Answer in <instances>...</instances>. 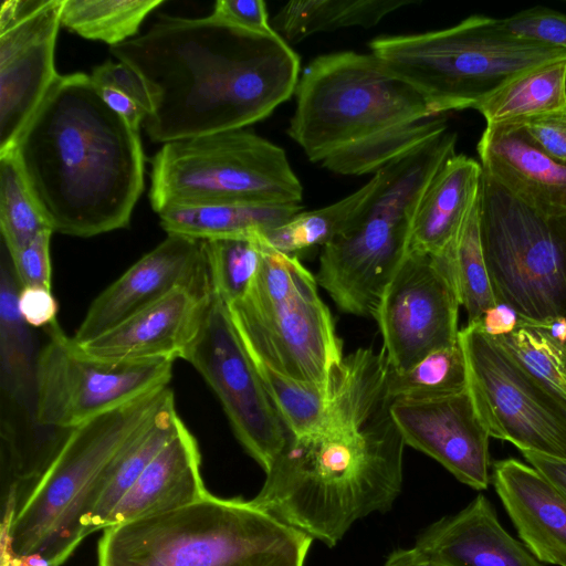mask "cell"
<instances>
[{"mask_svg": "<svg viewBox=\"0 0 566 566\" xmlns=\"http://www.w3.org/2000/svg\"><path fill=\"white\" fill-rule=\"evenodd\" d=\"M387 373L381 350L345 356L319 424L289 436L251 501L328 547L356 521L389 511L402 489L406 444L390 413Z\"/></svg>", "mask_w": 566, "mask_h": 566, "instance_id": "cell-1", "label": "cell"}, {"mask_svg": "<svg viewBox=\"0 0 566 566\" xmlns=\"http://www.w3.org/2000/svg\"><path fill=\"white\" fill-rule=\"evenodd\" d=\"M109 52L145 83L151 112L144 127L163 145L260 122L300 78V57L277 32H250L212 14H160Z\"/></svg>", "mask_w": 566, "mask_h": 566, "instance_id": "cell-2", "label": "cell"}, {"mask_svg": "<svg viewBox=\"0 0 566 566\" xmlns=\"http://www.w3.org/2000/svg\"><path fill=\"white\" fill-rule=\"evenodd\" d=\"M7 153L54 232L91 238L128 227L144 190L139 132L90 75L59 74Z\"/></svg>", "mask_w": 566, "mask_h": 566, "instance_id": "cell-3", "label": "cell"}, {"mask_svg": "<svg viewBox=\"0 0 566 566\" xmlns=\"http://www.w3.org/2000/svg\"><path fill=\"white\" fill-rule=\"evenodd\" d=\"M312 541L251 500L208 494L105 528L98 566H304Z\"/></svg>", "mask_w": 566, "mask_h": 566, "instance_id": "cell-4", "label": "cell"}, {"mask_svg": "<svg viewBox=\"0 0 566 566\" xmlns=\"http://www.w3.org/2000/svg\"><path fill=\"white\" fill-rule=\"evenodd\" d=\"M172 398L167 386L71 429L11 525L1 528V554H39L61 566L87 536L117 460Z\"/></svg>", "mask_w": 566, "mask_h": 566, "instance_id": "cell-5", "label": "cell"}, {"mask_svg": "<svg viewBox=\"0 0 566 566\" xmlns=\"http://www.w3.org/2000/svg\"><path fill=\"white\" fill-rule=\"evenodd\" d=\"M374 54L424 98L432 116L475 108L518 74L566 59V50L510 32L502 19L482 14L418 34L379 36Z\"/></svg>", "mask_w": 566, "mask_h": 566, "instance_id": "cell-6", "label": "cell"}, {"mask_svg": "<svg viewBox=\"0 0 566 566\" xmlns=\"http://www.w3.org/2000/svg\"><path fill=\"white\" fill-rule=\"evenodd\" d=\"M457 134L446 130L380 170L381 185L366 209L322 248L316 281L336 306L375 317L384 291L408 252L421 197L441 166L455 155Z\"/></svg>", "mask_w": 566, "mask_h": 566, "instance_id": "cell-7", "label": "cell"}, {"mask_svg": "<svg viewBox=\"0 0 566 566\" xmlns=\"http://www.w3.org/2000/svg\"><path fill=\"white\" fill-rule=\"evenodd\" d=\"M287 135L312 163L436 117L374 54L316 56L300 75Z\"/></svg>", "mask_w": 566, "mask_h": 566, "instance_id": "cell-8", "label": "cell"}, {"mask_svg": "<svg viewBox=\"0 0 566 566\" xmlns=\"http://www.w3.org/2000/svg\"><path fill=\"white\" fill-rule=\"evenodd\" d=\"M259 240L258 273L244 295L227 305L232 323L252 359L289 378L329 389L345 356L316 277L296 255Z\"/></svg>", "mask_w": 566, "mask_h": 566, "instance_id": "cell-9", "label": "cell"}, {"mask_svg": "<svg viewBox=\"0 0 566 566\" xmlns=\"http://www.w3.org/2000/svg\"><path fill=\"white\" fill-rule=\"evenodd\" d=\"M302 197L284 149L244 128L164 144L151 160L156 213L180 206L301 203Z\"/></svg>", "mask_w": 566, "mask_h": 566, "instance_id": "cell-10", "label": "cell"}, {"mask_svg": "<svg viewBox=\"0 0 566 566\" xmlns=\"http://www.w3.org/2000/svg\"><path fill=\"white\" fill-rule=\"evenodd\" d=\"M480 232L496 303L527 322L566 318V216L535 212L482 171Z\"/></svg>", "mask_w": 566, "mask_h": 566, "instance_id": "cell-11", "label": "cell"}, {"mask_svg": "<svg viewBox=\"0 0 566 566\" xmlns=\"http://www.w3.org/2000/svg\"><path fill=\"white\" fill-rule=\"evenodd\" d=\"M38 352L33 418L36 426L69 431L168 386L171 361L109 364L87 356L57 321Z\"/></svg>", "mask_w": 566, "mask_h": 566, "instance_id": "cell-12", "label": "cell"}, {"mask_svg": "<svg viewBox=\"0 0 566 566\" xmlns=\"http://www.w3.org/2000/svg\"><path fill=\"white\" fill-rule=\"evenodd\" d=\"M468 388L490 437L566 460V406L476 324L460 329Z\"/></svg>", "mask_w": 566, "mask_h": 566, "instance_id": "cell-13", "label": "cell"}, {"mask_svg": "<svg viewBox=\"0 0 566 566\" xmlns=\"http://www.w3.org/2000/svg\"><path fill=\"white\" fill-rule=\"evenodd\" d=\"M218 397L232 431L268 472L290 436L233 323L213 294L202 326L184 358Z\"/></svg>", "mask_w": 566, "mask_h": 566, "instance_id": "cell-14", "label": "cell"}, {"mask_svg": "<svg viewBox=\"0 0 566 566\" xmlns=\"http://www.w3.org/2000/svg\"><path fill=\"white\" fill-rule=\"evenodd\" d=\"M460 305L449 250L407 252L374 317L388 367L406 370L430 353L457 344Z\"/></svg>", "mask_w": 566, "mask_h": 566, "instance_id": "cell-15", "label": "cell"}, {"mask_svg": "<svg viewBox=\"0 0 566 566\" xmlns=\"http://www.w3.org/2000/svg\"><path fill=\"white\" fill-rule=\"evenodd\" d=\"M62 0H4L0 8V155L59 76L54 50Z\"/></svg>", "mask_w": 566, "mask_h": 566, "instance_id": "cell-16", "label": "cell"}, {"mask_svg": "<svg viewBox=\"0 0 566 566\" xmlns=\"http://www.w3.org/2000/svg\"><path fill=\"white\" fill-rule=\"evenodd\" d=\"M391 417L405 444L438 461L457 480L481 491L491 482L490 434L469 388L427 399H398Z\"/></svg>", "mask_w": 566, "mask_h": 566, "instance_id": "cell-17", "label": "cell"}, {"mask_svg": "<svg viewBox=\"0 0 566 566\" xmlns=\"http://www.w3.org/2000/svg\"><path fill=\"white\" fill-rule=\"evenodd\" d=\"M212 296L210 277L177 287L104 334L78 345L87 356L109 364L182 359L202 326Z\"/></svg>", "mask_w": 566, "mask_h": 566, "instance_id": "cell-18", "label": "cell"}, {"mask_svg": "<svg viewBox=\"0 0 566 566\" xmlns=\"http://www.w3.org/2000/svg\"><path fill=\"white\" fill-rule=\"evenodd\" d=\"M208 279L203 240L169 233L95 297L73 338L86 343L175 289Z\"/></svg>", "mask_w": 566, "mask_h": 566, "instance_id": "cell-19", "label": "cell"}, {"mask_svg": "<svg viewBox=\"0 0 566 566\" xmlns=\"http://www.w3.org/2000/svg\"><path fill=\"white\" fill-rule=\"evenodd\" d=\"M482 171L545 217L566 216V163L515 123L486 125L478 144Z\"/></svg>", "mask_w": 566, "mask_h": 566, "instance_id": "cell-20", "label": "cell"}, {"mask_svg": "<svg viewBox=\"0 0 566 566\" xmlns=\"http://www.w3.org/2000/svg\"><path fill=\"white\" fill-rule=\"evenodd\" d=\"M491 480L533 556L566 566V497L536 469L516 459L496 461Z\"/></svg>", "mask_w": 566, "mask_h": 566, "instance_id": "cell-21", "label": "cell"}, {"mask_svg": "<svg viewBox=\"0 0 566 566\" xmlns=\"http://www.w3.org/2000/svg\"><path fill=\"white\" fill-rule=\"evenodd\" d=\"M415 546L446 566H543L502 527L482 494L457 514L429 525Z\"/></svg>", "mask_w": 566, "mask_h": 566, "instance_id": "cell-22", "label": "cell"}, {"mask_svg": "<svg viewBox=\"0 0 566 566\" xmlns=\"http://www.w3.org/2000/svg\"><path fill=\"white\" fill-rule=\"evenodd\" d=\"M200 463L197 440L182 423L111 512L104 530L171 512L207 496Z\"/></svg>", "mask_w": 566, "mask_h": 566, "instance_id": "cell-23", "label": "cell"}, {"mask_svg": "<svg viewBox=\"0 0 566 566\" xmlns=\"http://www.w3.org/2000/svg\"><path fill=\"white\" fill-rule=\"evenodd\" d=\"M482 167L463 154L450 157L424 190L412 222L408 252L441 254L455 238L481 190Z\"/></svg>", "mask_w": 566, "mask_h": 566, "instance_id": "cell-24", "label": "cell"}, {"mask_svg": "<svg viewBox=\"0 0 566 566\" xmlns=\"http://www.w3.org/2000/svg\"><path fill=\"white\" fill-rule=\"evenodd\" d=\"M303 211L301 203H217L170 207L158 212L167 234L198 240L255 237Z\"/></svg>", "mask_w": 566, "mask_h": 566, "instance_id": "cell-25", "label": "cell"}, {"mask_svg": "<svg viewBox=\"0 0 566 566\" xmlns=\"http://www.w3.org/2000/svg\"><path fill=\"white\" fill-rule=\"evenodd\" d=\"M19 291L10 256L6 260L3 255L0 275V385L8 407H24L33 398L38 356L30 326L18 308Z\"/></svg>", "mask_w": 566, "mask_h": 566, "instance_id": "cell-26", "label": "cell"}, {"mask_svg": "<svg viewBox=\"0 0 566 566\" xmlns=\"http://www.w3.org/2000/svg\"><path fill=\"white\" fill-rule=\"evenodd\" d=\"M382 181L378 170L355 192L342 200L312 211H301L283 224L259 238L270 248L289 255L321 245L322 248L346 231L370 203Z\"/></svg>", "mask_w": 566, "mask_h": 566, "instance_id": "cell-27", "label": "cell"}, {"mask_svg": "<svg viewBox=\"0 0 566 566\" xmlns=\"http://www.w3.org/2000/svg\"><path fill=\"white\" fill-rule=\"evenodd\" d=\"M412 3L413 0H294L275 14L273 27L281 36L300 42L317 32L373 28L387 14Z\"/></svg>", "mask_w": 566, "mask_h": 566, "instance_id": "cell-28", "label": "cell"}, {"mask_svg": "<svg viewBox=\"0 0 566 566\" xmlns=\"http://www.w3.org/2000/svg\"><path fill=\"white\" fill-rule=\"evenodd\" d=\"M566 104V59L530 69L503 84L474 109L486 125L549 113Z\"/></svg>", "mask_w": 566, "mask_h": 566, "instance_id": "cell-29", "label": "cell"}, {"mask_svg": "<svg viewBox=\"0 0 566 566\" xmlns=\"http://www.w3.org/2000/svg\"><path fill=\"white\" fill-rule=\"evenodd\" d=\"M182 423L172 398L155 415L117 460L88 517L86 535L104 530L111 512Z\"/></svg>", "mask_w": 566, "mask_h": 566, "instance_id": "cell-30", "label": "cell"}, {"mask_svg": "<svg viewBox=\"0 0 566 566\" xmlns=\"http://www.w3.org/2000/svg\"><path fill=\"white\" fill-rule=\"evenodd\" d=\"M164 0H62L61 25L111 46L135 36L146 17Z\"/></svg>", "mask_w": 566, "mask_h": 566, "instance_id": "cell-31", "label": "cell"}, {"mask_svg": "<svg viewBox=\"0 0 566 566\" xmlns=\"http://www.w3.org/2000/svg\"><path fill=\"white\" fill-rule=\"evenodd\" d=\"M480 207L481 190L448 248L468 324L476 323L486 310L496 304L482 249Z\"/></svg>", "mask_w": 566, "mask_h": 566, "instance_id": "cell-32", "label": "cell"}, {"mask_svg": "<svg viewBox=\"0 0 566 566\" xmlns=\"http://www.w3.org/2000/svg\"><path fill=\"white\" fill-rule=\"evenodd\" d=\"M387 395L398 399H427L468 389V365L460 340L430 353L406 370L388 367Z\"/></svg>", "mask_w": 566, "mask_h": 566, "instance_id": "cell-33", "label": "cell"}, {"mask_svg": "<svg viewBox=\"0 0 566 566\" xmlns=\"http://www.w3.org/2000/svg\"><path fill=\"white\" fill-rule=\"evenodd\" d=\"M493 339L566 406V338H555L543 324L521 318L513 332Z\"/></svg>", "mask_w": 566, "mask_h": 566, "instance_id": "cell-34", "label": "cell"}, {"mask_svg": "<svg viewBox=\"0 0 566 566\" xmlns=\"http://www.w3.org/2000/svg\"><path fill=\"white\" fill-rule=\"evenodd\" d=\"M0 230L2 244L10 253L40 233L53 231L11 153L0 155Z\"/></svg>", "mask_w": 566, "mask_h": 566, "instance_id": "cell-35", "label": "cell"}, {"mask_svg": "<svg viewBox=\"0 0 566 566\" xmlns=\"http://www.w3.org/2000/svg\"><path fill=\"white\" fill-rule=\"evenodd\" d=\"M258 235L203 240L213 294L227 305L244 295L258 273L262 260Z\"/></svg>", "mask_w": 566, "mask_h": 566, "instance_id": "cell-36", "label": "cell"}, {"mask_svg": "<svg viewBox=\"0 0 566 566\" xmlns=\"http://www.w3.org/2000/svg\"><path fill=\"white\" fill-rule=\"evenodd\" d=\"M251 360L290 434L301 437L312 432L326 412L336 381L328 389L289 378L261 361Z\"/></svg>", "mask_w": 566, "mask_h": 566, "instance_id": "cell-37", "label": "cell"}, {"mask_svg": "<svg viewBox=\"0 0 566 566\" xmlns=\"http://www.w3.org/2000/svg\"><path fill=\"white\" fill-rule=\"evenodd\" d=\"M90 77L103 102L139 132L151 112V101L140 76L123 62L107 61L94 67Z\"/></svg>", "mask_w": 566, "mask_h": 566, "instance_id": "cell-38", "label": "cell"}, {"mask_svg": "<svg viewBox=\"0 0 566 566\" xmlns=\"http://www.w3.org/2000/svg\"><path fill=\"white\" fill-rule=\"evenodd\" d=\"M515 35L566 50V14L536 6L502 19Z\"/></svg>", "mask_w": 566, "mask_h": 566, "instance_id": "cell-39", "label": "cell"}, {"mask_svg": "<svg viewBox=\"0 0 566 566\" xmlns=\"http://www.w3.org/2000/svg\"><path fill=\"white\" fill-rule=\"evenodd\" d=\"M52 234L51 230L44 231L22 249L13 253L8 252L20 287L39 286L52 291L50 256Z\"/></svg>", "mask_w": 566, "mask_h": 566, "instance_id": "cell-40", "label": "cell"}, {"mask_svg": "<svg viewBox=\"0 0 566 566\" xmlns=\"http://www.w3.org/2000/svg\"><path fill=\"white\" fill-rule=\"evenodd\" d=\"M506 123L521 125L548 154L566 163V104L549 113Z\"/></svg>", "mask_w": 566, "mask_h": 566, "instance_id": "cell-41", "label": "cell"}, {"mask_svg": "<svg viewBox=\"0 0 566 566\" xmlns=\"http://www.w3.org/2000/svg\"><path fill=\"white\" fill-rule=\"evenodd\" d=\"M211 14L250 32L261 34L276 32L269 22L266 6L262 0H218Z\"/></svg>", "mask_w": 566, "mask_h": 566, "instance_id": "cell-42", "label": "cell"}, {"mask_svg": "<svg viewBox=\"0 0 566 566\" xmlns=\"http://www.w3.org/2000/svg\"><path fill=\"white\" fill-rule=\"evenodd\" d=\"M57 302L51 290L39 286L20 287L18 308L30 327H48L56 321Z\"/></svg>", "mask_w": 566, "mask_h": 566, "instance_id": "cell-43", "label": "cell"}, {"mask_svg": "<svg viewBox=\"0 0 566 566\" xmlns=\"http://www.w3.org/2000/svg\"><path fill=\"white\" fill-rule=\"evenodd\" d=\"M521 321L516 311L505 303H496L474 323L488 336L495 338L513 332Z\"/></svg>", "mask_w": 566, "mask_h": 566, "instance_id": "cell-44", "label": "cell"}, {"mask_svg": "<svg viewBox=\"0 0 566 566\" xmlns=\"http://www.w3.org/2000/svg\"><path fill=\"white\" fill-rule=\"evenodd\" d=\"M527 462L566 497V460L522 452Z\"/></svg>", "mask_w": 566, "mask_h": 566, "instance_id": "cell-45", "label": "cell"}, {"mask_svg": "<svg viewBox=\"0 0 566 566\" xmlns=\"http://www.w3.org/2000/svg\"><path fill=\"white\" fill-rule=\"evenodd\" d=\"M382 566H446L433 559L417 546L399 548L387 557Z\"/></svg>", "mask_w": 566, "mask_h": 566, "instance_id": "cell-46", "label": "cell"}, {"mask_svg": "<svg viewBox=\"0 0 566 566\" xmlns=\"http://www.w3.org/2000/svg\"><path fill=\"white\" fill-rule=\"evenodd\" d=\"M1 566H52L39 554L10 555L1 554Z\"/></svg>", "mask_w": 566, "mask_h": 566, "instance_id": "cell-47", "label": "cell"}]
</instances>
